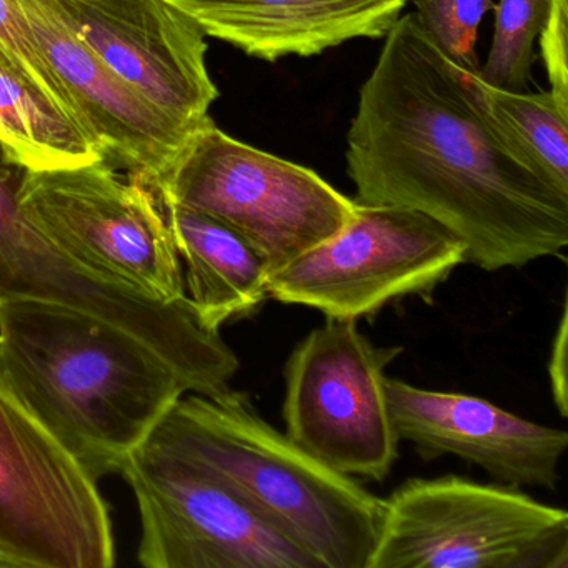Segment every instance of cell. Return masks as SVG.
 Returning a JSON list of instances; mask_svg holds the SVG:
<instances>
[{
    "label": "cell",
    "mask_w": 568,
    "mask_h": 568,
    "mask_svg": "<svg viewBox=\"0 0 568 568\" xmlns=\"http://www.w3.org/2000/svg\"><path fill=\"white\" fill-rule=\"evenodd\" d=\"M42 54L71 98L89 138L112 169L149 184L165 171L191 132L179 128L115 78L45 0H21Z\"/></svg>",
    "instance_id": "cell-13"
},
{
    "label": "cell",
    "mask_w": 568,
    "mask_h": 568,
    "mask_svg": "<svg viewBox=\"0 0 568 568\" xmlns=\"http://www.w3.org/2000/svg\"><path fill=\"white\" fill-rule=\"evenodd\" d=\"M0 51L81 125L71 98L39 48L21 0H0Z\"/></svg>",
    "instance_id": "cell-20"
},
{
    "label": "cell",
    "mask_w": 568,
    "mask_h": 568,
    "mask_svg": "<svg viewBox=\"0 0 568 568\" xmlns=\"http://www.w3.org/2000/svg\"><path fill=\"white\" fill-rule=\"evenodd\" d=\"M0 551L14 568H111L98 480L0 374Z\"/></svg>",
    "instance_id": "cell-7"
},
{
    "label": "cell",
    "mask_w": 568,
    "mask_h": 568,
    "mask_svg": "<svg viewBox=\"0 0 568 568\" xmlns=\"http://www.w3.org/2000/svg\"><path fill=\"white\" fill-rule=\"evenodd\" d=\"M541 61L550 92L568 114V0H550L540 36Z\"/></svg>",
    "instance_id": "cell-21"
},
{
    "label": "cell",
    "mask_w": 568,
    "mask_h": 568,
    "mask_svg": "<svg viewBox=\"0 0 568 568\" xmlns=\"http://www.w3.org/2000/svg\"><path fill=\"white\" fill-rule=\"evenodd\" d=\"M462 264L464 242L428 215L357 202L341 231L268 275V298L361 321L397 298L428 297Z\"/></svg>",
    "instance_id": "cell-8"
},
{
    "label": "cell",
    "mask_w": 568,
    "mask_h": 568,
    "mask_svg": "<svg viewBox=\"0 0 568 568\" xmlns=\"http://www.w3.org/2000/svg\"><path fill=\"white\" fill-rule=\"evenodd\" d=\"M568 312L567 305L560 315L557 334L551 344L550 362H548V378H550L551 395H554L555 407L560 412L561 417L568 415V390H567V344H568Z\"/></svg>",
    "instance_id": "cell-22"
},
{
    "label": "cell",
    "mask_w": 568,
    "mask_h": 568,
    "mask_svg": "<svg viewBox=\"0 0 568 568\" xmlns=\"http://www.w3.org/2000/svg\"><path fill=\"white\" fill-rule=\"evenodd\" d=\"M0 149L26 171L104 161L84 129L0 51Z\"/></svg>",
    "instance_id": "cell-16"
},
{
    "label": "cell",
    "mask_w": 568,
    "mask_h": 568,
    "mask_svg": "<svg viewBox=\"0 0 568 568\" xmlns=\"http://www.w3.org/2000/svg\"><path fill=\"white\" fill-rule=\"evenodd\" d=\"M0 374L95 480L121 474L192 392L134 335L52 302L0 304Z\"/></svg>",
    "instance_id": "cell-2"
},
{
    "label": "cell",
    "mask_w": 568,
    "mask_h": 568,
    "mask_svg": "<svg viewBox=\"0 0 568 568\" xmlns=\"http://www.w3.org/2000/svg\"><path fill=\"white\" fill-rule=\"evenodd\" d=\"M388 408L398 440L415 445L425 462L455 455L494 480L515 487L555 490L568 434L510 414L468 394L427 390L385 378Z\"/></svg>",
    "instance_id": "cell-12"
},
{
    "label": "cell",
    "mask_w": 568,
    "mask_h": 568,
    "mask_svg": "<svg viewBox=\"0 0 568 568\" xmlns=\"http://www.w3.org/2000/svg\"><path fill=\"white\" fill-rule=\"evenodd\" d=\"M205 38L265 62L312 58L354 39H382L408 0H165Z\"/></svg>",
    "instance_id": "cell-14"
},
{
    "label": "cell",
    "mask_w": 568,
    "mask_h": 568,
    "mask_svg": "<svg viewBox=\"0 0 568 568\" xmlns=\"http://www.w3.org/2000/svg\"><path fill=\"white\" fill-rule=\"evenodd\" d=\"M345 159L355 202L428 215L481 271L525 267L568 245V197L521 164L488 118L477 75L440 51L415 12L384 38Z\"/></svg>",
    "instance_id": "cell-1"
},
{
    "label": "cell",
    "mask_w": 568,
    "mask_h": 568,
    "mask_svg": "<svg viewBox=\"0 0 568 568\" xmlns=\"http://www.w3.org/2000/svg\"><path fill=\"white\" fill-rule=\"evenodd\" d=\"M149 189L251 244L268 275L341 231L357 202L317 172L235 141L207 119Z\"/></svg>",
    "instance_id": "cell-4"
},
{
    "label": "cell",
    "mask_w": 568,
    "mask_h": 568,
    "mask_svg": "<svg viewBox=\"0 0 568 568\" xmlns=\"http://www.w3.org/2000/svg\"><path fill=\"white\" fill-rule=\"evenodd\" d=\"M0 568H14L12 567L11 560H9L2 551H0Z\"/></svg>",
    "instance_id": "cell-23"
},
{
    "label": "cell",
    "mask_w": 568,
    "mask_h": 568,
    "mask_svg": "<svg viewBox=\"0 0 568 568\" xmlns=\"http://www.w3.org/2000/svg\"><path fill=\"white\" fill-rule=\"evenodd\" d=\"M550 0H498L487 62L478 78L491 88L524 92L537 55L534 44L544 28Z\"/></svg>",
    "instance_id": "cell-18"
},
{
    "label": "cell",
    "mask_w": 568,
    "mask_h": 568,
    "mask_svg": "<svg viewBox=\"0 0 568 568\" xmlns=\"http://www.w3.org/2000/svg\"><path fill=\"white\" fill-rule=\"evenodd\" d=\"M402 347H375L351 318L327 317L285 365V435L338 474L384 481L398 458L385 368Z\"/></svg>",
    "instance_id": "cell-9"
},
{
    "label": "cell",
    "mask_w": 568,
    "mask_h": 568,
    "mask_svg": "<svg viewBox=\"0 0 568 568\" xmlns=\"http://www.w3.org/2000/svg\"><path fill=\"white\" fill-rule=\"evenodd\" d=\"M368 568H568V514L500 481L410 478L385 498Z\"/></svg>",
    "instance_id": "cell-5"
},
{
    "label": "cell",
    "mask_w": 568,
    "mask_h": 568,
    "mask_svg": "<svg viewBox=\"0 0 568 568\" xmlns=\"http://www.w3.org/2000/svg\"><path fill=\"white\" fill-rule=\"evenodd\" d=\"M488 118L521 164L568 197V114L550 91L511 92L477 75Z\"/></svg>",
    "instance_id": "cell-17"
},
{
    "label": "cell",
    "mask_w": 568,
    "mask_h": 568,
    "mask_svg": "<svg viewBox=\"0 0 568 568\" xmlns=\"http://www.w3.org/2000/svg\"><path fill=\"white\" fill-rule=\"evenodd\" d=\"M115 78L187 132L217 101L204 32L165 0H45Z\"/></svg>",
    "instance_id": "cell-11"
},
{
    "label": "cell",
    "mask_w": 568,
    "mask_h": 568,
    "mask_svg": "<svg viewBox=\"0 0 568 568\" xmlns=\"http://www.w3.org/2000/svg\"><path fill=\"white\" fill-rule=\"evenodd\" d=\"M24 214L75 264L162 302L185 298L184 272L154 192L104 161L24 171Z\"/></svg>",
    "instance_id": "cell-6"
},
{
    "label": "cell",
    "mask_w": 568,
    "mask_h": 568,
    "mask_svg": "<svg viewBox=\"0 0 568 568\" xmlns=\"http://www.w3.org/2000/svg\"><path fill=\"white\" fill-rule=\"evenodd\" d=\"M141 514L145 568H322L244 495L192 462L144 444L122 467Z\"/></svg>",
    "instance_id": "cell-10"
},
{
    "label": "cell",
    "mask_w": 568,
    "mask_h": 568,
    "mask_svg": "<svg viewBox=\"0 0 568 568\" xmlns=\"http://www.w3.org/2000/svg\"><path fill=\"white\" fill-rule=\"evenodd\" d=\"M418 21L440 51L468 74L478 75V28L494 0H412Z\"/></svg>",
    "instance_id": "cell-19"
},
{
    "label": "cell",
    "mask_w": 568,
    "mask_h": 568,
    "mask_svg": "<svg viewBox=\"0 0 568 568\" xmlns=\"http://www.w3.org/2000/svg\"><path fill=\"white\" fill-rule=\"evenodd\" d=\"M145 444L217 475L322 568H368L385 498L272 427L245 392H189Z\"/></svg>",
    "instance_id": "cell-3"
},
{
    "label": "cell",
    "mask_w": 568,
    "mask_h": 568,
    "mask_svg": "<svg viewBox=\"0 0 568 568\" xmlns=\"http://www.w3.org/2000/svg\"><path fill=\"white\" fill-rule=\"evenodd\" d=\"M159 204L185 267V297L205 328L221 332L267 301V267L245 239L211 215L168 201Z\"/></svg>",
    "instance_id": "cell-15"
}]
</instances>
